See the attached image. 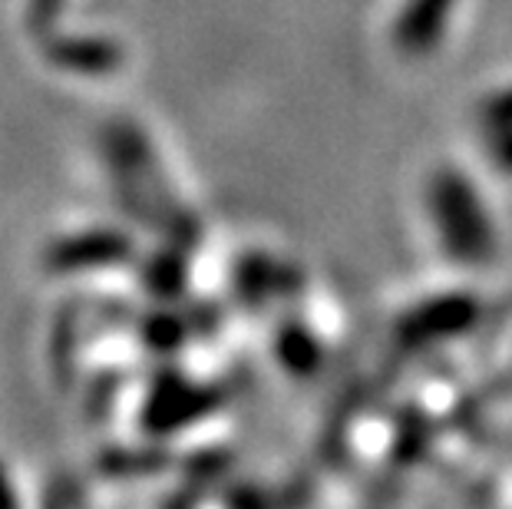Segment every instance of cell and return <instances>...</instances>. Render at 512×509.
Instances as JSON below:
<instances>
[{
  "label": "cell",
  "mask_w": 512,
  "mask_h": 509,
  "mask_svg": "<svg viewBox=\"0 0 512 509\" xmlns=\"http://www.w3.org/2000/svg\"><path fill=\"white\" fill-rule=\"evenodd\" d=\"M106 156H110L119 196H123L129 209L136 215H146V222H156L182 248H189L192 238L199 235V225L169 196V186L156 166V156H152L146 136L136 126L116 123L106 133Z\"/></svg>",
  "instance_id": "obj_1"
},
{
  "label": "cell",
  "mask_w": 512,
  "mask_h": 509,
  "mask_svg": "<svg viewBox=\"0 0 512 509\" xmlns=\"http://www.w3.org/2000/svg\"><path fill=\"white\" fill-rule=\"evenodd\" d=\"M430 215L453 262L486 265L496 255V232L486 215L483 199L463 172L440 169L430 182Z\"/></svg>",
  "instance_id": "obj_2"
},
{
  "label": "cell",
  "mask_w": 512,
  "mask_h": 509,
  "mask_svg": "<svg viewBox=\"0 0 512 509\" xmlns=\"http://www.w3.org/2000/svg\"><path fill=\"white\" fill-rule=\"evenodd\" d=\"M479 301L466 291H450V295H433L430 301L413 305L397 324V341L407 351L430 348V344L453 341L460 334L473 331L479 321Z\"/></svg>",
  "instance_id": "obj_3"
},
{
  "label": "cell",
  "mask_w": 512,
  "mask_h": 509,
  "mask_svg": "<svg viewBox=\"0 0 512 509\" xmlns=\"http://www.w3.org/2000/svg\"><path fill=\"white\" fill-rule=\"evenodd\" d=\"M222 404V394L215 387L189 384L176 374H166L149 394L143 407V430L149 433H172L209 417Z\"/></svg>",
  "instance_id": "obj_4"
},
{
  "label": "cell",
  "mask_w": 512,
  "mask_h": 509,
  "mask_svg": "<svg viewBox=\"0 0 512 509\" xmlns=\"http://www.w3.org/2000/svg\"><path fill=\"white\" fill-rule=\"evenodd\" d=\"M133 255V242L123 232L113 229H90L80 235H67L60 242L50 245L47 252V265L53 272L70 275L80 272V268H106V265H119Z\"/></svg>",
  "instance_id": "obj_5"
},
{
  "label": "cell",
  "mask_w": 512,
  "mask_h": 509,
  "mask_svg": "<svg viewBox=\"0 0 512 509\" xmlns=\"http://www.w3.org/2000/svg\"><path fill=\"white\" fill-rule=\"evenodd\" d=\"M456 0H407L397 17V43L407 53H427L440 43Z\"/></svg>",
  "instance_id": "obj_6"
},
{
  "label": "cell",
  "mask_w": 512,
  "mask_h": 509,
  "mask_svg": "<svg viewBox=\"0 0 512 509\" xmlns=\"http://www.w3.org/2000/svg\"><path fill=\"white\" fill-rule=\"evenodd\" d=\"M50 57L57 67L73 73H110L119 67V50L110 40H93V37H73L57 40L50 47Z\"/></svg>",
  "instance_id": "obj_7"
},
{
  "label": "cell",
  "mask_w": 512,
  "mask_h": 509,
  "mask_svg": "<svg viewBox=\"0 0 512 509\" xmlns=\"http://www.w3.org/2000/svg\"><path fill=\"white\" fill-rule=\"evenodd\" d=\"M185 281H189V272H185V255L179 252V245H172L169 252L152 255L146 262L143 285H146L149 295L176 298L185 291Z\"/></svg>",
  "instance_id": "obj_8"
},
{
  "label": "cell",
  "mask_w": 512,
  "mask_h": 509,
  "mask_svg": "<svg viewBox=\"0 0 512 509\" xmlns=\"http://www.w3.org/2000/svg\"><path fill=\"white\" fill-rule=\"evenodd\" d=\"M275 285H281V268L271 262V258H265V255L242 258V265H238V272H235V288L245 305H261V301H268Z\"/></svg>",
  "instance_id": "obj_9"
},
{
  "label": "cell",
  "mask_w": 512,
  "mask_h": 509,
  "mask_svg": "<svg viewBox=\"0 0 512 509\" xmlns=\"http://www.w3.org/2000/svg\"><path fill=\"white\" fill-rule=\"evenodd\" d=\"M275 351H278V361L294 374H311L321 361V348H318V341H314V334L298 328V324H285V328L278 331Z\"/></svg>",
  "instance_id": "obj_10"
},
{
  "label": "cell",
  "mask_w": 512,
  "mask_h": 509,
  "mask_svg": "<svg viewBox=\"0 0 512 509\" xmlns=\"http://www.w3.org/2000/svg\"><path fill=\"white\" fill-rule=\"evenodd\" d=\"M185 328H189V321L176 318V314H152V318L143 324V338L152 344V348L169 351L185 338Z\"/></svg>",
  "instance_id": "obj_11"
},
{
  "label": "cell",
  "mask_w": 512,
  "mask_h": 509,
  "mask_svg": "<svg viewBox=\"0 0 512 509\" xmlns=\"http://www.w3.org/2000/svg\"><path fill=\"white\" fill-rule=\"evenodd\" d=\"M166 457L169 453H162V450H143V453L119 450L106 460V467L116 470V473H156V470L166 467Z\"/></svg>",
  "instance_id": "obj_12"
},
{
  "label": "cell",
  "mask_w": 512,
  "mask_h": 509,
  "mask_svg": "<svg viewBox=\"0 0 512 509\" xmlns=\"http://www.w3.org/2000/svg\"><path fill=\"white\" fill-rule=\"evenodd\" d=\"M503 126H512V90L493 96L486 106H483V129H503Z\"/></svg>",
  "instance_id": "obj_13"
},
{
  "label": "cell",
  "mask_w": 512,
  "mask_h": 509,
  "mask_svg": "<svg viewBox=\"0 0 512 509\" xmlns=\"http://www.w3.org/2000/svg\"><path fill=\"white\" fill-rule=\"evenodd\" d=\"M486 146H489V156H493L496 166L512 172V126L489 129V133H486Z\"/></svg>",
  "instance_id": "obj_14"
},
{
  "label": "cell",
  "mask_w": 512,
  "mask_h": 509,
  "mask_svg": "<svg viewBox=\"0 0 512 509\" xmlns=\"http://www.w3.org/2000/svg\"><path fill=\"white\" fill-rule=\"evenodd\" d=\"M63 0H30V24L34 27H50L60 14Z\"/></svg>",
  "instance_id": "obj_15"
},
{
  "label": "cell",
  "mask_w": 512,
  "mask_h": 509,
  "mask_svg": "<svg viewBox=\"0 0 512 509\" xmlns=\"http://www.w3.org/2000/svg\"><path fill=\"white\" fill-rule=\"evenodd\" d=\"M17 496L10 493V486H7V473H4V467H0V506H7V503H14Z\"/></svg>",
  "instance_id": "obj_16"
}]
</instances>
